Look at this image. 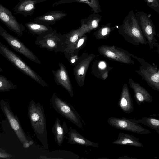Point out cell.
Here are the masks:
<instances>
[{
	"label": "cell",
	"mask_w": 159,
	"mask_h": 159,
	"mask_svg": "<svg viewBox=\"0 0 159 159\" xmlns=\"http://www.w3.org/2000/svg\"><path fill=\"white\" fill-rule=\"evenodd\" d=\"M29 120L38 139L44 149L48 150L46 118L43 106L36 103L33 100L29 103L28 107Z\"/></svg>",
	"instance_id": "cell-1"
},
{
	"label": "cell",
	"mask_w": 159,
	"mask_h": 159,
	"mask_svg": "<svg viewBox=\"0 0 159 159\" xmlns=\"http://www.w3.org/2000/svg\"><path fill=\"white\" fill-rule=\"evenodd\" d=\"M118 32L127 42L133 45L137 46L148 44L132 10L119 26Z\"/></svg>",
	"instance_id": "cell-2"
},
{
	"label": "cell",
	"mask_w": 159,
	"mask_h": 159,
	"mask_svg": "<svg viewBox=\"0 0 159 159\" xmlns=\"http://www.w3.org/2000/svg\"><path fill=\"white\" fill-rule=\"evenodd\" d=\"M0 54L7 60L19 70L29 76L44 87L47 84L18 55L7 46L0 42Z\"/></svg>",
	"instance_id": "cell-3"
},
{
	"label": "cell",
	"mask_w": 159,
	"mask_h": 159,
	"mask_svg": "<svg viewBox=\"0 0 159 159\" xmlns=\"http://www.w3.org/2000/svg\"><path fill=\"white\" fill-rule=\"evenodd\" d=\"M50 105L57 112L66 118L77 127L83 129L84 121L71 104L54 93L50 99Z\"/></svg>",
	"instance_id": "cell-4"
},
{
	"label": "cell",
	"mask_w": 159,
	"mask_h": 159,
	"mask_svg": "<svg viewBox=\"0 0 159 159\" xmlns=\"http://www.w3.org/2000/svg\"><path fill=\"white\" fill-rule=\"evenodd\" d=\"M131 57L140 63L139 70L135 72L139 75L149 86L153 90L159 91V69L154 64L148 63L143 58L132 54Z\"/></svg>",
	"instance_id": "cell-5"
},
{
	"label": "cell",
	"mask_w": 159,
	"mask_h": 159,
	"mask_svg": "<svg viewBox=\"0 0 159 159\" xmlns=\"http://www.w3.org/2000/svg\"><path fill=\"white\" fill-rule=\"evenodd\" d=\"M1 109L8 120L11 127L16 134L18 139L22 144L23 147L27 148L30 145V141L26 137L17 115H15L11 110L8 102L3 100L0 101Z\"/></svg>",
	"instance_id": "cell-6"
},
{
	"label": "cell",
	"mask_w": 159,
	"mask_h": 159,
	"mask_svg": "<svg viewBox=\"0 0 159 159\" xmlns=\"http://www.w3.org/2000/svg\"><path fill=\"white\" fill-rule=\"evenodd\" d=\"M111 126L116 129L141 134H148L151 131L141 126L138 119L127 118L124 117H111L107 120Z\"/></svg>",
	"instance_id": "cell-7"
},
{
	"label": "cell",
	"mask_w": 159,
	"mask_h": 159,
	"mask_svg": "<svg viewBox=\"0 0 159 159\" xmlns=\"http://www.w3.org/2000/svg\"><path fill=\"white\" fill-rule=\"evenodd\" d=\"M99 54L107 58L126 64L134 65L132 54L114 45H102L98 48Z\"/></svg>",
	"instance_id": "cell-8"
},
{
	"label": "cell",
	"mask_w": 159,
	"mask_h": 159,
	"mask_svg": "<svg viewBox=\"0 0 159 159\" xmlns=\"http://www.w3.org/2000/svg\"><path fill=\"white\" fill-rule=\"evenodd\" d=\"M135 16L150 48L153 49L158 43L155 37L156 32L154 24L150 17L144 12H137Z\"/></svg>",
	"instance_id": "cell-9"
},
{
	"label": "cell",
	"mask_w": 159,
	"mask_h": 159,
	"mask_svg": "<svg viewBox=\"0 0 159 159\" xmlns=\"http://www.w3.org/2000/svg\"><path fill=\"white\" fill-rule=\"evenodd\" d=\"M0 36L15 51L19 53L33 62L41 64L37 57L18 38L8 33L0 26Z\"/></svg>",
	"instance_id": "cell-10"
},
{
	"label": "cell",
	"mask_w": 159,
	"mask_h": 159,
	"mask_svg": "<svg viewBox=\"0 0 159 159\" xmlns=\"http://www.w3.org/2000/svg\"><path fill=\"white\" fill-rule=\"evenodd\" d=\"M0 20L19 36L22 35L25 27L19 23L10 11L0 4Z\"/></svg>",
	"instance_id": "cell-11"
},
{
	"label": "cell",
	"mask_w": 159,
	"mask_h": 159,
	"mask_svg": "<svg viewBox=\"0 0 159 159\" xmlns=\"http://www.w3.org/2000/svg\"><path fill=\"white\" fill-rule=\"evenodd\" d=\"M96 56L93 54H83L80 59L74 68V73L77 83L81 87L84 83L86 74L90 64Z\"/></svg>",
	"instance_id": "cell-12"
},
{
	"label": "cell",
	"mask_w": 159,
	"mask_h": 159,
	"mask_svg": "<svg viewBox=\"0 0 159 159\" xmlns=\"http://www.w3.org/2000/svg\"><path fill=\"white\" fill-rule=\"evenodd\" d=\"M128 83L130 87L133 90L136 103L140 105L145 102L149 103L153 101L152 98L146 89L139 84L135 82L131 78H129Z\"/></svg>",
	"instance_id": "cell-13"
},
{
	"label": "cell",
	"mask_w": 159,
	"mask_h": 159,
	"mask_svg": "<svg viewBox=\"0 0 159 159\" xmlns=\"http://www.w3.org/2000/svg\"><path fill=\"white\" fill-rule=\"evenodd\" d=\"M59 67L56 71H53L56 83L61 85L66 90L71 97L73 96V88L68 74L65 66L61 63L59 64Z\"/></svg>",
	"instance_id": "cell-14"
},
{
	"label": "cell",
	"mask_w": 159,
	"mask_h": 159,
	"mask_svg": "<svg viewBox=\"0 0 159 159\" xmlns=\"http://www.w3.org/2000/svg\"><path fill=\"white\" fill-rule=\"evenodd\" d=\"M118 105L125 113L129 114L134 111V107L128 85L124 83L123 86Z\"/></svg>",
	"instance_id": "cell-15"
},
{
	"label": "cell",
	"mask_w": 159,
	"mask_h": 159,
	"mask_svg": "<svg viewBox=\"0 0 159 159\" xmlns=\"http://www.w3.org/2000/svg\"><path fill=\"white\" fill-rule=\"evenodd\" d=\"M89 32L86 24L83 23L80 28L73 30L67 37L65 42L67 46L65 50L72 53L78 40L85 33Z\"/></svg>",
	"instance_id": "cell-16"
},
{
	"label": "cell",
	"mask_w": 159,
	"mask_h": 159,
	"mask_svg": "<svg viewBox=\"0 0 159 159\" xmlns=\"http://www.w3.org/2000/svg\"><path fill=\"white\" fill-rule=\"evenodd\" d=\"M67 134L68 135L67 143H68L96 148L99 147L98 143L86 139L71 127H69Z\"/></svg>",
	"instance_id": "cell-17"
},
{
	"label": "cell",
	"mask_w": 159,
	"mask_h": 159,
	"mask_svg": "<svg viewBox=\"0 0 159 159\" xmlns=\"http://www.w3.org/2000/svg\"><path fill=\"white\" fill-rule=\"evenodd\" d=\"M68 130L66 122L64 121L61 124L59 119L57 118L52 131L54 135V140L59 146L61 147L62 145Z\"/></svg>",
	"instance_id": "cell-18"
},
{
	"label": "cell",
	"mask_w": 159,
	"mask_h": 159,
	"mask_svg": "<svg viewBox=\"0 0 159 159\" xmlns=\"http://www.w3.org/2000/svg\"><path fill=\"white\" fill-rule=\"evenodd\" d=\"M140 139L129 134L120 132L117 139L112 142L114 144L127 145L137 147H143Z\"/></svg>",
	"instance_id": "cell-19"
},
{
	"label": "cell",
	"mask_w": 159,
	"mask_h": 159,
	"mask_svg": "<svg viewBox=\"0 0 159 159\" xmlns=\"http://www.w3.org/2000/svg\"><path fill=\"white\" fill-rule=\"evenodd\" d=\"M113 68L103 60L95 61L93 62L92 67L94 76L103 80L107 78L109 71Z\"/></svg>",
	"instance_id": "cell-20"
},
{
	"label": "cell",
	"mask_w": 159,
	"mask_h": 159,
	"mask_svg": "<svg viewBox=\"0 0 159 159\" xmlns=\"http://www.w3.org/2000/svg\"><path fill=\"white\" fill-rule=\"evenodd\" d=\"M61 39L57 37L49 34L41 38V39H38L35 43L41 47L46 48L48 49L55 50L58 48L60 44L62 45Z\"/></svg>",
	"instance_id": "cell-21"
},
{
	"label": "cell",
	"mask_w": 159,
	"mask_h": 159,
	"mask_svg": "<svg viewBox=\"0 0 159 159\" xmlns=\"http://www.w3.org/2000/svg\"><path fill=\"white\" fill-rule=\"evenodd\" d=\"M45 0H23L15 8V11L17 13L28 14L34 10L35 5L37 3Z\"/></svg>",
	"instance_id": "cell-22"
},
{
	"label": "cell",
	"mask_w": 159,
	"mask_h": 159,
	"mask_svg": "<svg viewBox=\"0 0 159 159\" xmlns=\"http://www.w3.org/2000/svg\"><path fill=\"white\" fill-rule=\"evenodd\" d=\"M66 15V14L60 11H52L37 17L36 20L42 22L51 23L62 18Z\"/></svg>",
	"instance_id": "cell-23"
},
{
	"label": "cell",
	"mask_w": 159,
	"mask_h": 159,
	"mask_svg": "<svg viewBox=\"0 0 159 159\" xmlns=\"http://www.w3.org/2000/svg\"><path fill=\"white\" fill-rule=\"evenodd\" d=\"M115 29L110 23L102 25L93 33L95 38L98 40L106 39L110 37L111 32Z\"/></svg>",
	"instance_id": "cell-24"
},
{
	"label": "cell",
	"mask_w": 159,
	"mask_h": 159,
	"mask_svg": "<svg viewBox=\"0 0 159 159\" xmlns=\"http://www.w3.org/2000/svg\"><path fill=\"white\" fill-rule=\"evenodd\" d=\"M139 123L142 124L154 130L159 134V119L152 117L145 116L138 119Z\"/></svg>",
	"instance_id": "cell-25"
},
{
	"label": "cell",
	"mask_w": 159,
	"mask_h": 159,
	"mask_svg": "<svg viewBox=\"0 0 159 159\" xmlns=\"http://www.w3.org/2000/svg\"><path fill=\"white\" fill-rule=\"evenodd\" d=\"M17 86L14 84L7 78L0 75V92L9 91L17 88Z\"/></svg>",
	"instance_id": "cell-26"
},
{
	"label": "cell",
	"mask_w": 159,
	"mask_h": 159,
	"mask_svg": "<svg viewBox=\"0 0 159 159\" xmlns=\"http://www.w3.org/2000/svg\"><path fill=\"white\" fill-rule=\"evenodd\" d=\"M25 26L32 33L41 34L48 32L49 29L45 26L35 23H27Z\"/></svg>",
	"instance_id": "cell-27"
},
{
	"label": "cell",
	"mask_w": 159,
	"mask_h": 159,
	"mask_svg": "<svg viewBox=\"0 0 159 159\" xmlns=\"http://www.w3.org/2000/svg\"><path fill=\"white\" fill-rule=\"evenodd\" d=\"M102 17V16L95 13L90 16L89 20L86 23L89 32L98 27Z\"/></svg>",
	"instance_id": "cell-28"
},
{
	"label": "cell",
	"mask_w": 159,
	"mask_h": 159,
	"mask_svg": "<svg viewBox=\"0 0 159 159\" xmlns=\"http://www.w3.org/2000/svg\"><path fill=\"white\" fill-rule=\"evenodd\" d=\"M77 2L85 3L89 5L94 13L101 12V6L98 0H75Z\"/></svg>",
	"instance_id": "cell-29"
},
{
	"label": "cell",
	"mask_w": 159,
	"mask_h": 159,
	"mask_svg": "<svg viewBox=\"0 0 159 159\" xmlns=\"http://www.w3.org/2000/svg\"><path fill=\"white\" fill-rule=\"evenodd\" d=\"M147 5L159 13V0H144Z\"/></svg>",
	"instance_id": "cell-30"
},
{
	"label": "cell",
	"mask_w": 159,
	"mask_h": 159,
	"mask_svg": "<svg viewBox=\"0 0 159 159\" xmlns=\"http://www.w3.org/2000/svg\"><path fill=\"white\" fill-rule=\"evenodd\" d=\"M87 38L86 36H84L80 39L75 46L74 51H75L76 49L80 48L82 46L86 41Z\"/></svg>",
	"instance_id": "cell-31"
},
{
	"label": "cell",
	"mask_w": 159,
	"mask_h": 159,
	"mask_svg": "<svg viewBox=\"0 0 159 159\" xmlns=\"http://www.w3.org/2000/svg\"><path fill=\"white\" fill-rule=\"evenodd\" d=\"M13 157L12 154L7 153L5 150L0 148V158L10 159Z\"/></svg>",
	"instance_id": "cell-32"
},
{
	"label": "cell",
	"mask_w": 159,
	"mask_h": 159,
	"mask_svg": "<svg viewBox=\"0 0 159 159\" xmlns=\"http://www.w3.org/2000/svg\"><path fill=\"white\" fill-rule=\"evenodd\" d=\"M78 57L77 55L72 56L70 59V62L72 64L76 63L78 60Z\"/></svg>",
	"instance_id": "cell-33"
}]
</instances>
